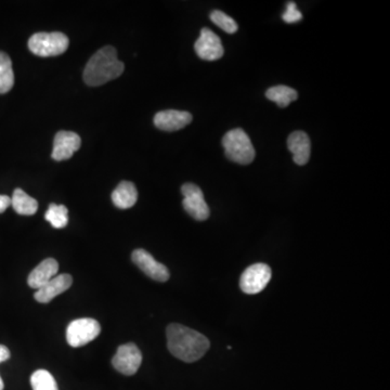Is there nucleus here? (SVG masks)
Listing matches in <instances>:
<instances>
[{
  "label": "nucleus",
  "instance_id": "f257e3e1",
  "mask_svg": "<svg viewBox=\"0 0 390 390\" xmlns=\"http://www.w3.org/2000/svg\"><path fill=\"white\" fill-rule=\"evenodd\" d=\"M166 334L170 354L188 363L200 360L211 346L207 337L177 323L168 325Z\"/></svg>",
  "mask_w": 390,
  "mask_h": 390
},
{
  "label": "nucleus",
  "instance_id": "f03ea898",
  "mask_svg": "<svg viewBox=\"0 0 390 390\" xmlns=\"http://www.w3.org/2000/svg\"><path fill=\"white\" fill-rule=\"evenodd\" d=\"M125 66L117 59V52L112 46L100 49L88 61L84 70V80L88 86L97 87L115 80L124 72Z\"/></svg>",
  "mask_w": 390,
  "mask_h": 390
},
{
  "label": "nucleus",
  "instance_id": "7ed1b4c3",
  "mask_svg": "<svg viewBox=\"0 0 390 390\" xmlns=\"http://www.w3.org/2000/svg\"><path fill=\"white\" fill-rule=\"evenodd\" d=\"M225 156L240 165H248L254 160L256 152L248 133L235 128L225 133L223 138Z\"/></svg>",
  "mask_w": 390,
  "mask_h": 390
},
{
  "label": "nucleus",
  "instance_id": "20e7f679",
  "mask_svg": "<svg viewBox=\"0 0 390 390\" xmlns=\"http://www.w3.org/2000/svg\"><path fill=\"white\" fill-rule=\"evenodd\" d=\"M68 38L63 33H36L29 40V49L38 57H56L64 54Z\"/></svg>",
  "mask_w": 390,
  "mask_h": 390
},
{
  "label": "nucleus",
  "instance_id": "39448f33",
  "mask_svg": "<svg viewBox=\"0 0 390 390\" xmlns=\"http://www.w3.org/2000/svg\"><path fill=\"white\" fill-rule=\"evenodd\" d=\"M101 332L99 322L91 317H84L70 322L66 330V340L74 348L85 346L96 340Z\"/></svg>",
  "mask_w": 390,
  "mask_h": 390
},
{
  "label": "nucleus",
  "instance_id": "423d86ee",
  "mask_svg": "<svg viewBox=\"0 0 390 390\" xmlns=\"http://www.w3.org/2000/svg\"><path fill=\"white\" fill-rule=\"evenodd\" d=\"M271 279V269L266 264H254L243 272L240 287L245 294L254 295L266 289Z\"/></svg>",
  "mask_w": 390,
  "mask_h": 390
},
{
  "label": "nucleus",
  "instance_id": "0eeeda50",
  "mask_svg": "<svg viewBox=\"0 0 390 390\" xmlns=\"http://www.w3.org/2000/svg\"><path fill=\"white\" fill-rule=\"evenodd\" d=\"M181 192L184 197L182 201L184 211L195 220H207L211 211L204 200V194L200 187H197V184L186 183L182 186Z\"/></svg>",
  "mask_w": 390,
  "mask_h": 390
},
{
  "label": "nucleus",
  "instance_id": "6e6552de",
  "mask_svg": "<svg viewBox=\"0 0 390 390\" xmlns=\"http://www.w3.org/2000/svg\"><path fill=\"white\" fill-rule=\"evenodd\" d=\"M141 363H142V354L140 349L133 343L119 346L114 358L112 359V364L115 370L127 376L136 374Z\"/></svg>",
  "mask_w": 390,
  "mask_h": 390
},
{
  "label": "nucleus",
  "instance_id": "1a4fd4ad",
  "mask_svg": "<svg viewBox=\"0 0 390 390\" xmlns=\"http://www.w3.org/2000/svg\"><path fill=\"white\" fill-rule=\"evenodd\" d=\"M194 50L197 52L199 58L205 61H216L223 58V44L218 35L215 34L213 31L207 29H202L199 39L194 45Z\"/></svg>",
  "mask_w": 390,
  "mask_h": 390
},
{
  "label": "nucleus",
  "instance_id": "9d476101",
  "mask_svg": "<svg viewBox=\"0 0 390 390\" xmlns=\"http://www.w3.org/2000/svg\"><path fill=\"white\" fill-rule=\"evenodd\" d=\"M133 262L136 264L141 271L144 272L149 278L158 282H166L170 279V271L164 264L156 262L150 253L144 250H136L131 255Z\"/></svg>",
  "mask_w": 390,
  "mask_h": 390
},
{
  "label": "nucleus",
  "instance_id": "9b49d317",
  "mask_svg": "<svg viewBox=\"0 0 390 390\" xmlns=\"http://www.w3.org/2000/svg\"><path fill=\"white\" fill-rule=\"evenodd\" d=\"M82 146V139L72 131H59L54 137V150L51 158L54 160H66L72 158Z\"/></svg>",
  "mask_w": 390,
  "mask_h": 390
},
{
  "label": "nucleus",
  "instance_id": "f8f14e48",
  "mask_svg": "<svg viewBox=\"0 0 390 390\" xmlns=\"http://www.w3.org/2000/svg\"><path fill=\"white\" fill-rule=\"evenodd\" d=\"M191 113L177 110L158 112L154 117V125L160 130L176 131L188 126L192 121Z\"/></svg>",
  "mask_w": 390,
  "mask_h": 390
},
{
  "label": "nucleus",
  "instance_id": "ddd939ff",
  "mask_svg": "<svg viewBox=\"0 0 390 390\" xmlns=\"http://www.w3.org/2000/svg\"><path fill=\"white\" fill-rule=\"evenodd\" d=\"M73 284V278L68 273L58 274L43 287L37 290L34 297L38 303H50L54 297L68 291Z\"/></svg>",
  "mask_w": 390,
  "mask_h": 390
},
{
  "label": "nucleus",
  "instance_id": "4468645a",
  "mask_svg": "<svg viewBox=\"0 0 390 390\" xmlns=\"http://www.w3.org/2000/svg\"><path fill=\"white\" fill-rule=\"evenodd\" d=\"M287 148L293 154L294 162L297 165H306L309 162L311 152L310 139L303 131H294L287 138Z\"/></svg>",
  "mask_w": 390,
  "mask_h": 390
},
{
  "label": "nucleus",
  "instance_id": "2eb2a0df",
  "mask_svg": "<svg viewBox=\"0 0 390 390\" xmlns=\"http://www.w3.org/2000/svg\"><path fill=\"white\" fill-rule=\"evenodd\" d=\"M59 271V264L54 258H47L29 273L27 283L32 289L39 290L54 279Z\"/></svg>",
  "mask_w": 390,
  "mask_h": 390
},
{
  "label": "nucleus",
  "instance_id": "dca6fc26",
  "mask_svg": "<svg viewBox=\"0 0 390 390\" xmlns=\"http://www.w3.org/2000/svg\"><path fill=\"white\" fill-rule=\"evenodd\" d=\"M138 200V191L133 182L123 181L112 193V201L121 209L133 207Z\"/></svg>",
  "mask_w": 390,
  "mask_h": 390
},
{
  "label": "nucleus",
  "instance_id": "f3484780",
  "mask_svg": "<svg viewBox=\"0 0 390 390\" xmlns=\"http://www.w3.org/2000/svg\"><path fill=\"white\" fill-rule=\"evenodd\" d=\"M11 205L19 215L23 216H32L38 209V202L21 189H15L13 192Z\"/></svg>",
  "mask_w": 390,
  "mask_h": 390
},
{
  "label": "nucleus",
  "instance_id": "a211bd4d",
  "mask_svg": "<svg viewBox=\"0 0 390 390\" xmlns=\"http://www.w3.org/2000/svg\"><path fill=\"white\" fill-rule=\"evenodd\" d=\"M266 97L270 101L276 102L280 107H289L292 102L295 101L299 98V93L293 88L287 86L279 85L269 88L267 90Z\"/></svg>",
  "mask_w": 390,
  "mask_h": 390
},
{
  "label": "nucleus",
  "instance_id": "6ab92c4d",
  "mask_svg": "<svg viewBox=\"0 0 390 390\" xmlns=\"http://www.w3.org/2000/svg\"><path fill=\"white\" fill-rule=\"evenodd\" d=\"M15 84L13 62L7 54L0 51V93H7Z\"/></svg>",
  "mask_w": 390,
  "mask_h": 390
},
{
  "label": "nucleus",
  "instance_id": "aec40b11",
  "mask_svg": "<svg viewBox=\"0 0 390 390\" xmlns=\"http://www.w3.org/2000/svg\"><path fill=\"white\" fill-rule=\"evenodd\" d=\"M45 218L56 229L66 228L68 223V211L64 205L50 204Z\"/></svg>",
  "mask_w": 390,
  "mask_h": 390
},
{
  "label": "nucleus",
  "instance_id": "412c9836",
  "mask_svg": "<svg viewBox=\"0 0 390 390\" xmlns=\"http://www.w3.org/2000/svg\"><path fill=\"white\" fill-rule=\"evenodd\" d=\"M33 390H59L56 380L46 370H37L31 377Z\"/></svg>",
  "mask_w": 390,
  "mask_h": 390
},
{
  "label": "nucleus",
  "instance_id": "4be33fe9",
  "mask_svg": "<svg viewBox=\"0 0 390 390\" xmlns=\"http://www.w3.org/2000/svg\"><path fill=\"white\" fill-rule=\"evenodd\" d=\"M211 20L213 21V24L220 27L223 31L229 34H234L238 31L239 27L232 17L225 15L223 11L215 10L211 13Z\"/></svg>",
  "mask_w": 390,
  "mask_h": 390
},
{
  "label": "nucleus",
  "instance_id": "5701e85b",
  "mask_svg": "<svg viewBox=\"0 0 390 390\" xmlns=\"http://www.w3.org/2000/svg\"><path fill=\"white\" fill-rule=\"evenodd\" d=\"M282 19L284 20L285 23H296L303 19V15H301V11L297 10L296 3L292 1V3H287L285 13L282 15Z\"/></svg>",
  "mask_w": 390,
  "mask_h": 390
},
{
  "label": "nucleus",
  "instance_id": "b1692460",
  "mask_svg": "<svg viewBox=\"0 0 390 390\" xmlns=\"http://www.w3.org/2000/svg\"><path fill=\"white\" fill-rule=\"evenodd\" d=\"M11 205V199L8 195H0V213H3Z\"/></svg>",
  "mask_w": 390,
  "mask_h": 390
},
{
  "label": "nucleus",
  "instance_id": "393cba45",
  "mask_svg": "<svg viewBox=\"0 0 390 390\" xmlns=\"http://www.w3.org/2000/svg\"><path fill=\"white\" fill-rule=\"evenodd\" d=\"M10 358L9 349L7 347L3 346V345H0V363L7 361L8 359Z\"/></svg>",
  "mask_w": 390,
  "mask_h": 390
},
{
  "label": "nucleus",
  "instance_id": "a878e982",
  "mask_svg": "<svg viewBox=\"0 0 390 390\" xmlns=\"http://www.w3.org/2000/svg\"><path fill=\"white\" fill-rule=\"evenodd\" d=\"M3 388H5V385H3V378L0 376V390H3Z\"/></svg>",
  "mask_w": 390,
  "mask_h": 390
}]
</instances>
